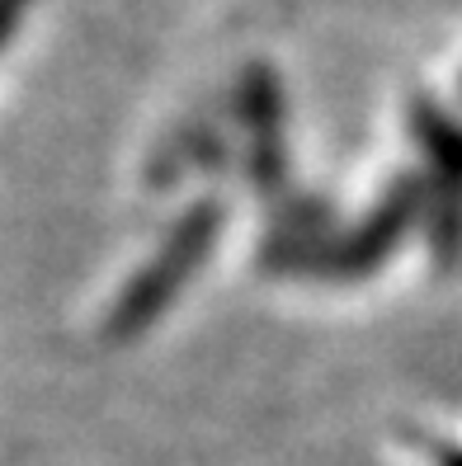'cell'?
Masks as SVG:
<instances>
[{
	"label": "cell",
	"instance_id": "1",
	"mask_svg": "<svg viewBox=\"0 0 462 466\" xmlns=\"http://www.w3.org/2000/svg\"><path fill=\"white\" fill-rule=\"evenodd\" d=\"M34 0H0V43H5L15 34V24L24 19V10H29Z\"/></svg>",
	"mask_w": 462,
	"mask_h": 466
}]
</instances>
